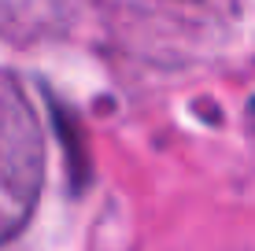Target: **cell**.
<instances>
[{"instance_id":"2","label":"cell","mask_w":255,"mask_h":251,"mask_svg":"<svg viewBox=\"0 0 255 251\" xmlns=\"http://www.w3.org/2000/svg\"><path fill=\"white\" fill-rule=\"evenodd\" d=\"M78 0H0V33L7 37H45L56 33L70 15Z\"/></svg>"},{"instance_id":"1","label":"cell","mask_w":255,"mask_h":251,"mask_svg":"<svg viewBox=\"0 0 255 251\" xmlns=\"http://www.w3.org/2000/svg\"><path fill=\"white\" fill-rule=\"evenodd\" d=\"M45 185V129L11 71H0V244L19 237Z\"/></svg>"}]
</instances>
